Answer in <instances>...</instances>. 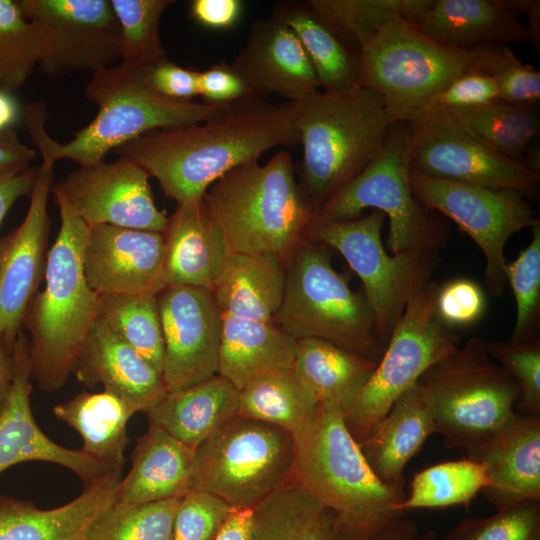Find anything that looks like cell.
I'll return each instance as SVG.
<instances>
[{
  "label": "cell",
  "mask_w": 540,
  "mask_h": 540,
  "mask_svg": "<svg viewBox=\"0 0 540 540\" xmlns=\"http://www.w3.org/2000/svg\"><path fill=\"white\" fill-rule=\"evenodd\" d=\"M408 125L409 170L425 176L536 198L540 173L507 158L440 118Z\"/></svg>",
  "instance_id": "cell-15"
},
{
  "label": "cell",
  "mask_w": 540,
  "mask_h": 540,
  "mask_svg": "<svg viewBox=\"0 0 540 540\" xmlns=\"http://www.w3.org/2000/svg\"><path fill=\"white\" fill-rule=\"evenodd\" d=\"M181 498L133 505L115 503L95 524L88 540H173Z\"/></svg>",
  "instance_id": "cell-44"
},
{
  "label": "cell",
  "mask_w": 540,
  "mask_h": 540,
  "mask_svg": "<svg viewBox=\"0 0 540 540\" xmlns=\"http://www.w3.org/2000/svg\"><path fill=\"white\" fill-rule=\"evenodd\" d=\"M19 115L18 105L9 92L0 89V133L10 129Z\"/></svg>",
  "instance_id": "cell-60"
},
{
  "label": "cell",
  "mask_w": 540,
  "mask_h": 540,
  "mask_svg": "<svg viewBox=\"0 0 540 540\" xmlns=\"http://www.w3.org/2000/svg\"><path fill=\"white\" fill-rule=\"evenodd\" d=\"M239 0H193L190 16L198 24L215 30L234 27L242 14Z\"/></svg>",
  "instance_id": "cell-55"
},
{
  "label": "cell",
  "mask_w": 540,
  "mask_h": 540,
  "mask_svg": "<svg viewBox=\"0 0 540 540\" xmlns=\"http://www.w3.org/2000/svg\"><path fill=\"white\" fill-rule=\"evenodd\" d=\"M319 401L293 368L278 369L239 391L238 416L267 422L292 435L313 416Z\"/></svg>",
  "instance_id": "cell-36"
},
{
  "label": "cell",
  "mask_w": 540,
  "mask_h": 540,
  "mask_svg": "<svg viewBox=\"0 0 540 540\" xmlns=\"http://www.w3.org/2000/svg\"><path fill=\"white\" fill-rule=\"evenodd\" d=\"M532 239L513 261H507L505 276L516 302V320L509 338L521 343L539 337L540 327V220Z\"/></svg>",
  "instance_id": "cell-45"
},
{
  "label": "cell",
  "mask_w": 540,
  "mask_h": 540,
  "mask_svg": "<svg viewBox=\"0 0 540 540\" xmlns=\"http://www.w3.org/2000/svg\"><path fill=\"white\" fill-rule=\"evenodd\" d=\"M14 375L12 350L0 340V411L10 392Z\"/></svg>",
  "instance_id": "cell-59"
},
{
  "label": "cell",
  "mask_w": 540,
  "mask_h": 540,
  "mask_svg": "<svg viewBox=\"0 0 540 540\" xmlns=\"http://www.w3.org/2000/svg\"><path fill=\"white\" fill-rule=\"evenodd\" d=\"M216 540H253L252 509H233Z\"/></svg>",
  "instance_id": "cell-58"
},
{
  "label": "cell",
  "mask_w": 540,
  "mask_h": 540,
  "mask_svg": "<svg viewBox=\"0 0 540 540\" xmlns=\"http://www.w3.org/2000/svg\"><path fill=\"white\" fill-rule=\"evenodd\" d=\"M475 49L443 45L412 22L394 19L359 48L358 87L377 92L393 123H413L427 102L476 69Z\"/></svg>",
  "instance_id": "cell-9"
},
{
  "label": "cell",
  "mask_w": 540,
  "mask_h": 540,
  "mask_svg": "<svg viewBox=\"0 0 540 540\" xmlns=\"http://www.w3.org/2000/svg\"><path fill=\"white\" fill-rule=\"evenodd\" d=\"M97 319L163 373L165 346L157 294L99 296ZM163 376V375H162Z\"/></svg>",
  "instance_id": "cell-39"
},
{
  "label": "cell",
  "mask_w": 540,
  "mask_h": 540,
  "mask_svg": "<svg viewBox=\"0 0 540 540\" xmlns=\"http://www.w3.org/2000/svg\"><path fill=\"white\" fill-rule=\"evenodd\" d=\"M199 71L165 59L148 69V79L160 94L180 101H191L198 93Z\"/></svg>",
  "instance_id": "cell-53"
},
{
  "label": "cell",
  "mask_w": 540,
  "mask_h": 540,
  "mask_svg": "<svg viewBox=\"0 0 540 540\" xmlns=\"http://www.w3.org/2000/svg\"><path fill=\"white\" fill-rule=\"evenodd\" d=\"M166 286L213 291L231 252L203 198L178 204L162 232Z\"/></svg>",
  "instance_id": "cell-25"
},
{
  "label": "cell",
  "mask_w": 540,
  "mask_h": 540,
  "mask_svg": "<svg viewBox=\"0 0 540 540\" xmlns=\"http://www.w3.org/2000/svg\"><path fill=\"white\" fill-rule=\"evenodd\" d=\"M198 93L203 103L210 105H227L259 97L231 64L224 61L199 71Z\"/></svg>",
  "instance_id": "cell-52"
},
{
  "label": "cell",
  "mask_w": 540,
  "mask_h": 540,
  "mask_svg": "<svg viewBox=\"0 0 540 540\" xmlns=\"http://www.w3.org/2000/svg\"><path fill=\"white\" fill-rule=\"evenodd\" d=\"M282 302L272 322L295 340L316 338L378 362V337L366 298L332 266L330 248L304 239L285 265Z\"/></svg>",
  "instance_id": "cell-7"
},
{
  "label": "cell",
  "mask_w": 540,
  "mask_h": 540,
  "mask_svg": "<svg viewBox=\"0 0 540 540\" xmlns=\"http://www.w3.org/2000/svg\"><path fill=\"white\" fill-rule=\"evenodd\" d=\"M232 510L213 494L189 490L176 512L173 540H216Z\"/></svg>",
  "instance_id": "cell-49"
},
{
  "label": "cell",
  "mask_w": 540,
  "mask_h": 540,
  "mask_svg": "<svg viewBox=\"0 0 540 540\" xmlns=\"http://www.w3.org/2000/svg\"><path fill=\"white\" fill-rule=\"evenodd\" d=\"M478 70L495 81L500 101L537 107L540 101V72L531 64L523 63L506 45L484 44L474 48Z\"/></svg>",
  "instance_id": "cell-46"
},
{
  "label": "cell",
  "mask_w": 540,
  "mask_h": 540,
  "mask_svg": "<svg viewBox=\"0 0 540 540\" xmlns=\"http://www.w3.org/2000/svg\"><path fill=\"white\" fill-rule=\"evenodd\" d=\"M290 481L348 527L377 526L407 515L403 488L382 482L349 431L344 412L319 402L311 419L293 435Z\"/></svg>",
  "instance_id": "cell-5"
},
{
  "label": "cell",
  "mask_w": 540,
  "mask_h": 540,
  "mask_svg": "<svg viewBox=\"0 0 540 540\" xmlns=\"http://www.w3.org/2000/svg\"><path fill=\"white\" fill-rule=\"evenodd\" d=\"M239 390L216 374L187 388L167 392L145 413L186 446L196 449L238 415Z\"/></svg>",
  "instance_id": "cell-30"
},
{
  "label": "cell",
  "mask_w": 540,
  "mask_h": 540,
  "mask_svg": "<svg viewBox=\"0 0 540 540\" xmlns=\"http://www.w3.org/2000/svg\"><path fill=\"white\" fill-rule=\"evenodd\" d=\"M14 375L0 411V472L27 461H44L74 472L84 485L114 469L80 450L65 448L47 437L37 425L30 406L31 366L29 339L21 330L14 342Z\"/></svg>",
  "instance_id": "cell-20"
},
{
  "label": "cell",
  "mask_w": 540,
  "mask_h": 540,
  "mask_svg": "<svg viewBox=\"0 0 540 540\" xmlns=\"http://www.w3.org/2000/svg\"><path fill=\"white\" fill-rule=\"evenodd\" d=\"M486 305L484 290L471 279L457 278L439 285L436 310L440 319L454 330L478 322Z\"/></svg>",
  "instance_id": "cell-51"
},
{
  "label": "cell",
  "mask_w": 540,
  "mask_h": 540,
  "mask_svg": "<svg viewBox=\"0 0 540 540\" xmlns=\"http://www.w3.org/2000/svg\"><path fill=\"white\" fill-rule=\"evenodd\" d=\"M37 175L38 168L0 178V227L15 202L25 195L30 196Z\"/></svg>",
  "instance_id": "cell-57"
},
{
  "label": "cell",
  "mask_w": 540,
  "mask_h": 540,
  "mask_svg": "<svg viewBox=\"0 0 540 540\" xmlns=\"http://www.w3.org/2000/svg\"><path fill=\"white\" fill-rule=\"evenodd\" d=\"M53 167L38 168L23 222L0 239V340L11 350L45 278Z\"/></svg>",
  "instance_id": "cell-19"
},
{
  "label": "cell",
  "mask_w": 540,
  "mask_h": 540,
  "mask_svg": "<svg viewBox=\"0 0 540 540\" xmlns=\"http://www.w3.org/2000/svg\"><path fill=\"white\" fill-rule=\"evenodd\" d=\"M492 359L514 380L519 390L517 412L540 415V339L521 343L486 342Z\"/></svg>",
  "instance_id": "cell-48"
},
{
  "label": "cell",
  "mask_w": 540,
  "mask_h": 540,
  "mask_svg": "<svg viewBox=\"0 0 540 540\" xmlns=\"http://www.w3.org/2000/svg\"><path fill=\"white\" fill-rule=\"evenodd\" d=\"M496 101H500V97L493 78L481 70L472 69L454 78L434 95L413 123L434 114L475 108Z\"/></svg>",
  "instance_id": "cell-50"
},
{
  "label": "cell",
  "mask_w": 540,
  "mask_h": 540,
  "mask_svg": "<svg viewBox=\"0 0 540 540\" xmlns=\"http://www.w3.org/2000/svg\"><path fill=\"white\" fill-rule=\"evenodd\" d=\"M148 69L122 61L94 72L85 96L98 106V112L65 144L47 134L45 105L33 102L27 106L26 126L42 164L54 166L61 159L75 161L79 167L95 164L109 151L146 132L204 121L223 106L168 98L150 84Z\"/></svg>",
  "instance_id": "cell-2"
},
{
  "label": "cell",
  "mask_w": 540,
  "mask_h": 540,
  "mask_svg": "<svg viewBox=\"0 0 540 540\" xmlns=\"http://www.w3.org/2000/svg\"><path fill=\"white\" fill-rule=\"evenodd\" d=\"M285 278V264L277 256L231 253L212 293L222 314L272 322L282 302Z\"/></svg>",
  "instance_id": "cell-32"
},
{
  "label": "cell",
  "mask_w": 540,
  "mask_h": 540,
  "mask_svg": "<svg viewBox=\"0 0 540 540\" xmlns=\"http://www.w3.org/2000/svg\"><path fill=\"white\" fill-rule=\"evenodd\" d=\"M536 108L496 101L475 108L434 114L422 120L434 117L451 122L505 157L524 164L528 148L539 132Z\"/></svg>",
  "instance_id": "cell-38"
},
{
  "label": "cell",
  "mask_w": 540,
  "mask_h": 540,
  "mask_svg": "<svg viewBox=\"0 0 540 540\" xmlns=\"http://www.w3.org/2000/svg\"><path fill=\"white\" fill-rule=\"evenodd\" d=\"M53 413L79 433L84 453L122 469L129 442L127 423L136 413L130 405L106 391L82 392L56 405Z\"/></svg>",
  "instance_id": "cell-34"
},
{
  "label": "cell",
  "mask_w": 540,
  "mask_h": 540,
  "mask_svg": "<svg viewBox=\"0 0 540 540\" xmlns=\"http://www.w3.org/2000/svg\"><path fill=\"white\" fill-rule=\"evenodd\" d=\"M417 382L431 401L436 433L448 448L475 450L519 414L516 383L479 337L469 338Z\"/></svg>",
  "instance_id": "cell-8"
},
{
  "label": "cell",
  "mask_w": 540,
  "mask_h": 540,
  "mask_svg": "<svg viewBox=\"0 0 540 540\" xmlns=\"http://www.w3.org/2000/svg\"><path fill=\"white\" fill-rule=\"evenodd\" d=\"M467 457L486 466L490 484L482 493L496 511L540 502V415L518 414Z\"/></svg>",
  "instance_id": "cell-26"
},
{
  "label": "cell",
  "mask_w": 540,
  "mask_h": 540,
  "mask_svg": "<svg viewBox=\"0 0 540 540\" xmlns=\"http://www.w3.org/2000/svg\"><path fill=\"white\" fill-rule=\"evenodd\" d=\"M432 0H308L306 5L344 42L361 44L394 19L415 23Z\"/></svg>",
  "instance_id": "cell-40"
},
{
  "label": "cell",
  "mask_w": 540,
  "mask_h": 540,
  "mask_svg": "<svg viewBox=\"0 0 540 540\" xmlns=\"http://www.w3.org/2000/svg\"><path fill=\"white\" fill-rule=\"evenodd\" d=\"M490 484L486 466L468 457L440 462L413 476L400 509L444 508L468 505Z\"/></svg>",
  "instance_id": "cell-41"
},
{
  "label": "cell",
  "mask_w": 540,
  "mask_h": 540,
  "mask_svg": "<svg viewBox=\"0 0 540 540\" xmlns=\"http://www.w3.org/2000/svg\"><path fill=\"white\" fill-rule=\"evenodd\" d=\"M82 266L99 296L154 293L166 287L161 232L108 224L88 227Z\"/></svg>",
  "instance_id": "cell-21"
},
{
  "label": "cell",
  "mask_w": 540,
  "mask_h": 540,
  "mask_svg": "<svg viewBox=\"0 0 540 540\" xmlns=\"http://www.w3.org/2000/svg\"><path fill=\"white\" fill-rule=\"evenodd\" d=\"M409 172L408 125L395 123L370 164L326 200L315 218L347 220L372 208L388 217L387 245L392 254L439 253L449 239L448 225L415 197Z\"/></svg>",
  "instance_id": "cell-10"
},
{
  "label": "cell",
  "mask_w": 540,
  "mask_h": 540,
  "mask_svg": "<svg viewBox=\"0 0 540 540\" xmlns=\"http://www.w3.org/2000/svg\"><path fill=\"white\" fill-rule=\"evenodd\" d=\"M194 449L149 423L131 455V469L121 479L116 504L133 505L181 498L190 490Z\"/></svg>",
  "instance_id": "cell-29"
},
{
  "label": "cell",
  "mask_w": 540,
  "mask_h": 540,
  "mask_svg": "<svg viewBox=\"0 0 540 540\" xmlns=\"http://www.w3.org/2000/svg\"><path fill=\"white\" fill-rule=\"evenodd\" d=\"M73 373L89 388L101 384L136 413L148 411L168 392L162 374L99 319L86 336Z\"/></svg>",
  "instance_id": "cell-23"
},
{
  "label": "cell",
  "mask_w": 540,
  "mask_h": 540,
  "mask_svg": "<svg viewBox=\"0 0 540 540\" xmlns=\"http://www.w3.org/2000/svg\"><path fill=\"white\" fill-rule=\"evenodd\" d=\"M43 38L38 65L49 78L109 67L120 58L119 25L109 0H17Z\"/></svg>",
  "instance_id": "cell-16"
},
{
  "label": "cell",
  "mask_w": 540,
  "mask_h": 540,
  "mask_svg": "<svg viewBox=\"0 0 540 540\" xmlns=\"http://www.w3.org/2000/svg\"><path fill=\"white\" fill-rule=\"evenodd\" d=\"M379 211L347 220L315 218L306 238L339 252L363 285V294L376 331L386 346L411 297L426 283L440 262L438 253L412 251L388 254Z\"/></svg>",
  "instance_id": "cell-12"
},
{
  "label": "cell",
  "mask_w": 540,
  "mask_h": 540,
  "mask_svg": "<svg viewBox=\"0 0 540 540\" xmlns=\"http://www.w3.org/2000/svg\"><path fill=\"white\" fill-rule=\"evenodd\" d=\"M299 143L292 102L253 97L198 123L146 132L114 152L156 178L178 205L202 199L219 178L264 152Z\"/></svg>",
  "instance_id": "cell-1"
},
{
  "label": "cell",
  "mask_w": 540,
  "mask_h": 540,
  "mask_svg": "<svg viewBox=\"0 0 540 540\" xmlns=\"http://www.w3.org/2000/svg\"><path fill=\"white\" fill-rule=\"evenodd\" d=\"M441 540H540V502L527 501L483 518H467Z\"/></svg>",
  "instance_id": "cell-47"
},
{
  "label": "cell",
  "mask_w": 540,
  "mask_h": 540,
  "mask_svg": "<svg viewBox=\"0 0 540 540\" xmlns=\"http://www.w3.org/2000/svg\"><path fill=\"white\" fill-rule=\"evenodd\" d=\"M218 375L239 391L255 378L292 368L297 340L273 322L246 320L222 314Z\"/></svg>",
  "instance_id": "cell-31"
},
{
  "label": "cell",
  "mask_w": 540,
  "mask_h": 540,
  "mask_svg": "<svg viewBox=\"0 0 540 540\" xmlns=\"http://www.w3.org/2000/svg\"><path fill=\"white\" fill-rule=\"evenodd\" d=\"M119 25V51L123 62L150 68L168 59L160 40L163 12L172 0H111Z\"/></svg>",
  "instance_id": "cell-43"
},
{
  "label": "cell",
  "mask_w": 540,
  "mask_h": 540,
  "mask_svg": "<svg viewBox=\"0 0 540 540\" xmlns=\"http://www.w3.org/2000/svg\"><path fill=\"white\" fill-rule=\"evenodd\" d=\"M522 13L523 0H432L414 24L443 45L472 49L531 42L528 26L518 19Z\"/></svg>",
  "instance_id": "cell-27"
},
{
  "label": "cell",
  "mask_w": 540,
  "mask_h": 540,
  "mask_svg": "<svg viewBox=\"0 0 540 540\" xmlns=\"http://www.w3.org/2000/svg\"><path fill=\"white\" fill-rule=\"evenodd\" d=\"M293 460L288 430L237 415L196 447L190 490L252 509L290 481Z\"/></svg>",
  "instance_id": "cell-11"
},
{
  "label": "cell",
  "mask_w": 540,
  "mask_h": 540,
  "mask_svg": "<svg viewBox=\"0 0 540 540\" xmlns=\"http://www.w3.org/2000/svg\"><path fill=\"white\" fill-rule=\"evenodd\" d=\"M35 156L34 149L21 142L14 129L0 133V178L24 171Z\"/></svg>",
  "instance_id": "cell-56"
},
{
  "label": "cell",
  "mask_w": 540,
  "mask_h": 540,
  "mask_svg": "<svg viewBox=\"0 0 540 540\" xmlns=\"http://www.w3.org/2000/svg\"><path fill=\"white\" fill-rule=\"evenodd\" d=\"M415 197L456 223L481 249L485 283L494 297L507 287L505 247L509 238L540 220L521 194L409 172Z\"/></svg>",
  "instance_id": "cell-14"
},
{
  "label": "cell",
  "mask_w": 540,
  "mask_h": 540,
  "mask_svg": "<svg viewBox=\"0 0 540 540\" xmlns=\"http://www.w3.org/2000/svg\"><path fill=\"white\" fill-rule=\"evenodd\" d=\"M333 514L288 482L252 508L253 540H325Z\"/></svg>",
  "instance_id": "cell-37"
},
{
  "label": "cell",
  "mask_w": 540,
  "mask_h": 540,
  "mask_svg": "<svg viewBox=\"0 0 540 540\" xmlns=\"http://www.w3.org/2000/svg\"><path fill=\"white\" fill-rule=\"evenodd\" d=\"M417 540H438L434 530H429L424 534H420Z\"/></svg>",
  "instance_id": "cell-62"
},
{
  "label": "cell",
  "mask_w": 540,
  "mask_h": 540,
  "mask_svg": "<svg viewBox=\"0 0 540 540\" xmlns=\"http://www.w3.org/2000/svg\"><path fill=\"white\" fill-rule=\"evenodd\" d=\"M231 66L259 97L276 94L296 102L320 90L313 66L295 33L274 16L251 25Z\"/></svg>",
  "instance_id": "cell-22"
},
{
  "label": "cell",
  "mask_w": 540,
  "mask_h": 540,
  "mask_svg": "<svg viewBox=\"0 0 540 540\" xmlns=\"http://www.w3.org/2000/svg\"><path fill=\"white\" fill-rule=\"evenodd\" d=\"M377 362L331 342L297 340L293 370L319 402H329L345 413L370 379Z\"/></svg>",
  "instance_id": "cell-33"
},
{
  "label": "cell",
  "mask_w": 540,
  "mask_h": 540,
  "mask_svg": "<svg viewBox=\"0 0 540 540\" xmlns=\"http://www.w3.org/2000/svg\"><path fill=\"white\" fill-rule=\"evenodd\" d=\"M42 55L37 24L24 15L17 0H0V89L10 93L20 88Z\"/></svg>",
  "instance_id": "cell-42"
},
{
  "label": "cell",
  "mask_w": 540,
  "mask_h": 540,
  "mask_svg": "<svg viewBox=\"0 0 540 540\" xmlns=\"http://www.w3.org/2000/svg\"><path fill=\"white\" fill-rule=\"evenodd\" d=\"M434 433L436 428L431 401L423 387L416 382L394 402L359 445L382 482L404 489L406 465Z\"/></svg>",
  "instance_id": "cell-28"
},
{
  "label": "cell",
  "mask_w": 540,
  "mask_h": 540,
  "mask_svg": "<svg viewBox=\"0 0 540 540\" xmlns=\"http://www.w3.org/2000/svg\"><path fill=\"white\" fill-rule=\"evenodd\" d=\"M303 147L300 188L317 209L375 158L395 124L383 98L355 87L292 102Z\"/></svg>",
  "instance_id": "cell-6"
},
{
  "label": "cell",
  "mask_w": 540,
  "mask_h": 540,
  "mask_svg": "<svg viewBox=\"0 0 540 540\" xmlns=\"http://www.w3.org/2000/svg\"><path fill=\"white\" fill-rule=\"evenodd\" d=\"M150 176L126 157L79 167L54 189L88 227L108 224L163 232L168 217L154 202Z\"/></svg>",
  "instance_id": "cell-18"
},
{
  "label": "cell",
  "mask_w": 540,
  "mask_h": 540,
  "mask_svg": "<svg viewBox=\"0 0 540 540\" xmlns=\"http://www.w3.org/2000/svg\"><path fill=\"white\" fill-rule=\"evenodd\" d=\"M54 193L60 227L47 255L45 288L33 298L23 325L30 335L31 378L46 392L61 388L73 373L99 303L83 273L88 226Z\"/></svg>",
  "instance_id": "cell-4"
},
{
  "label": "cell",
  "mask_w": 540,
  "mask_h": 540,
  "mask_svg": "<svg viewBox=\"0 0 540 540\" xmlns=\"http://www.w3.org/2000/svg\"><path fill=\"white\" fill-rule=\"evenodd\" d=\"M419 530L416 522L401 516L389 522L372 527H348L332 521L325 540H417Z\"/></svg>",
  "instance_id": "cell-54"
},
{
  "label": "cell",
  "mask_w": 540,
  "mask_h": 540,
  "mask_svg": "<svg viewBox=\"0 0 540 540\" xmlns=\"http://www.w3.org/2000/svg\"><path fill=\"white\" fill-rule=\"evenodd\" d=\"M529 17L528 29L531 35V42L537 46L539 50L540 44V1L529 0L528 7L525 12Z\"/></svg>",
  "instance_id": "cell-61"
},
{
  "label": "cell",
  "mask_w": 540,
  "mask_h": 540,
  "mask_svg": "<svg viewBox=\"0 0 540 540\" xmlns=\"http://www.w3.org/2000/svg\"><path fill=\"white\" fill-rule=\"evenodd\" d=\"M272 16L297 36L316 73L320 90L346 91L357 87L359 50L344 42L305 1L275 5Z\"/></svg>",
  "instance_id": "cell-35"
},
{
  "label": "cell",
  "mask_w": 540,
  "mask_h": 540,
  "mask_svg": "<svg viewBox=\"0 0 540 540\" xmlns=\"http://www.w3.org/2000/svg\"><path fill=\"white\" fill-rule=\"evenodd\" d=\"M122 479L114 469L84 485L72 501L52 509L0 497V540H88L98 520L115 504Z\"/></svg>",
  "instance_id": "cell-24"
},
{
  "label": "cell",
  "mask_w": 540,
  "mask_h": 540,
  "mask_svg": "<svg viewBox=\"0 0 540 540\" xmlns=\"http://www.w3.org/2000/svg\"><path fill=\"white\" fill-rule=\"evenodd\" d=\"M439 285L429 281L408 301L373 374L344 413L358 443L432 365L460 346L456 330L437 313Z\"/></svg>",
  "instance_id": "cell-13"
},
{
  "label": "cell",
  "mask_w": 540,
  "mask_h": 540,
  "mask_svg": "<svg viewBox=\"0 0 540 540\" xmlns=\"http://www.w3.org/2000/svg\"><path fill=\"white\" fill-rule=\"evenodd\" d=\"M203 201L231 253L270 254L285 265L316 215L285 150L265 164L254 160L230 170L210 186Z\"/></svg>",
  "instance_id": "cell-3"
},
{
  "label": "cell",
  "mask_w": 540,
  "mask_h": 540,
  "mask_svg": "<svg viewBox=\"0 0 540 540\" xmlns=\"http://www.w3.org/2000/svg\"><path fill=\"white\" fill-rule=\"evenodd\" d=\"M165 346L163 379L168 392L218 373L222 313L212 291L166 286L157 293Z\"/></svg>",
  "instance_id": "cell-17"
}]
</instances>
